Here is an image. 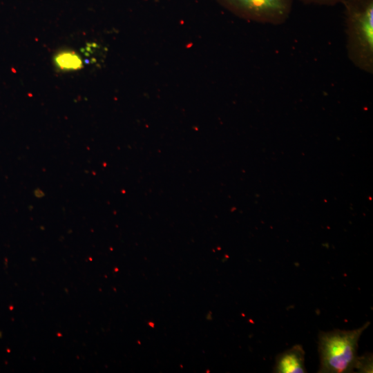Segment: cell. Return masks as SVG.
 Returning a JSON list of instances; mask_svg holds the SVG:
<instances>
[{
  "mask_svg": "<svg viewBox=\"0 0 373 373\" xmlns=\"http://www.w3.org/2000/svg\"><path fill=\"white\" fill-rule=\"evenodd\" d=\"M347 57L358 69L373 73V0H343Z\"/></svg>",
  "mask_w": 373,
  "mask_h": 373,
  "instance_id": "6da1fadb",
  "label": "cell"
},
{
  "mask_svg": "<svg viewBox=\"0 0 373 373\" xmlns=\"http://www.w3.org/2000/svg\"><path fill=\"white\" fill-rule=\"evenodd\" d=\"M370 325L352 330L336 329L329 332H320L318 334V354L321 373H347L360 370L361 356L357 354L358 342L363 332Z\"/></svg>",
  "mask_w": 373,
  "mask_h": 373,
  "instance_id": "7a4b0ae2",
  "label": "cell"
},
{
  "mask_svg": "<svg viewBox=\"0 0 373 373\" xmlns=\"http://www.w3.org/2000/svg\"><path fill=\"white\" fill-rule=\"evenodd\" d=\"M236 17L264 24L280 25L291 15L294 0H216Z\"/></svg>",
  "mask_w": 373,
  "mask_h": 373,
  "instance_id": "3957f363",
  "label": "cell"
},
{
  "mask_svg": "<svg viewBox=\"0 0 373 373\" xmlns=\"http://www.w3.org/2000/svg\"><path fill=\"white\" fill-rule=\"evenodd\" d=\"M305 351L300 345H295L278 354L276 358L274 372H307L305 366Z\"/></svg>",
  "mask_w": 373,
  "mask_h": 373,
  "instance_id": "277c9868",
  "label": "cell"
},
{
  "mask_svg": "<svg viewBox=\"0 0 373 373\" xmlns=\"http://www.w3.org/2000/svg\"><path fill=\"white\" fill-rule=\"evenodd\" d=\"M53 65L59 72H72L81 70L83 61L80 55L71 49L58 50L52 59Z\"/></svg>",
  "mask_w": 373,
  "mask_h": 373,
  "instance_id": "5b68a950",
  "label": "cell"
},
{
  "mask_svg": "<svg viewBox=\"0 0 373 373\" xmlns=\"http://www.w3.org/2000/svg\"><path fill=\"white\" fill-rule=\"evenodd\" d=\"M305 4L316 6H334L341 3L343 0H300Z\"/></svg>",
  "mask_w": 373,
  "mask_h": 373,
  "instance_id": "8992f818",
  "label": "cell"
}]
</instances>
